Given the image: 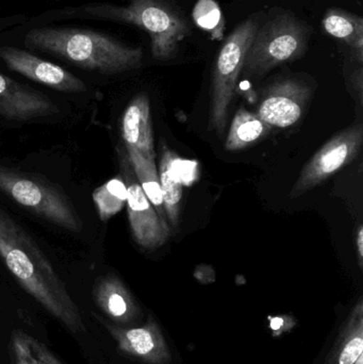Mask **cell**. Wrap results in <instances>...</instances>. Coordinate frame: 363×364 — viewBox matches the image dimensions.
<instances>
[{
  "mask_svg": "<svg viewBox=\"0 0 363 364\" xmlns=\"http://www.w3.org/2000/svg\"><path fill=\"white\" fill-rule=\"evenodd\" d=\"M0 258L36 301L70 328L80 318L63 282L33 239L0 208Z\"/></svg>",
  "mask_w": 363,
  "mask_h": 364,
  "instance_id": "cell-1",
  "label": "cell"
},
{
  "mask_svg": "<svg viewBox=\"0 0 363 364\" xmlns=\"http://www.w3.org/2000/svg\"><path fill=\"white\" fill-rule=\"evenodd\" d=\"M25 44L104 75L136 70L143 60L142 49L93 30L36 28L26 34Z\"/></svg>",
  "mask_w": 363,
  "mask_h": 364,
  "instance_id": "cell-2",
  "label": "cell"
},
{
  "mask_svg": "<svg viewBox=\"0 0 363 364\" xmlns=\"http://www.w3.org/2000/svg\"><path fill=\"white\" fill-rule=\"evenodd\" d=\"M0 192L57 226L75 233L82 230L70 197L44 177L0 166Z\"/></svg>",
  "mask_w": 363,
  "mask_h": 364,
  "instance_id": "cell-3",
  "label": "cell"
},
{
  "mask_svg": "<svg viewBox=\"0 0 363 364\" xmlns=\"http://www.w3.org/2000/svg\"><path fill=\"white\" fill-rule=\"evenodd\" d=\"M311 28L290 13L277 15L258 29L245 57L249 76L260 77L306 53Z\"/></svg>",
  "mask_w": 363,
  "mask_h": 364,
  "instance_id": "cell-4",
  "label": "cell"
},
{
  "mask_svg": "<svg viewBox=\"0 0 363 364\" xmlns=\"http://www.w3.org/2000/svg\"><path fill=\"white\" fill-rule=\"evenodd\" d=\"M259 29L255 18H249L228 36L213 66L209 130L222 136L227 125L228 109L234 98L245 57Z\"/></svg>",
  "mask_w": 363,
  "mask_h": 364,
  "instance_id": "cell-5",
  "label": "cell"
},
{
  "mask_svg": "<svg viewBox=\"0 0 363 364\" xmlns=\"http://www.w3.org/2000/svg\"><path fill=\"white\" fill-rule=\"evenodd\" d=\"M104 16L142 28L151 38L153 58L170 60L179 44L190 34L189 23L176 9L164 0H131L126 6L104 9Z\"/></svg>",
  "mask_w": 363,
  "mask_h": 364,
  "instance_id": "cell-6",
  "label": "cell"
},
{
  "mask_svg": "<svg viewBox=\"0 0 363 364\" xmlns=\"http://www.w3.org/2000/svg\"><path fill=\"white\" fill-rule=\"evenodd\" d=\"M363 143V125L355 124L330 139L303 168L290 197L298 198L327 181L357 158Z\"/></svg>",
  "mask_w": 363,
  "mask_h": 364,
  "instance_id": "cell-7",
  "label": "cell"
},
{
  "mask_svg": "<svg viewBox=\"0 0 363 364\" xmlns=\"http://www.w3.org/2000/svg\"><path fill=\"white\" fill-rule=\"evenodd\" d=\"M121 176L127 188V211L134 241L145 250L161 247L170 239V228L162 222L141 188L126 149H119Z\"/></svg>",
  "mask_w": 363,
  "mask_h": 364,
  "instance_id": "cell-8",
  "label": "cell"
},
{
  "mask_svg": "<svg viewBox=\"0 0 363 364\" xmlns=\"http://www.w3.org/2000/svg\"><path fill=\"white\" fill-rule=\"evenodd\" d=\"M311 95L313 89L304 81L281 79L266 90L256 115L270 127H290L300 121Z\"/></svg>",
  "mask_w": 363,
  "mask_h": 364,
  "instance_id": "cell-9",
  "label": "cell"
},
{
  "mask_svg": "<svg viewBox=\"0 0 363 364\" xmlns=\"http://www.w3.org/2000/svg\"><path fill=\"white\" fill-rule=\"evenodd\" d=\"M0 60L4 62L9 70L57 91L66 93L87 91L85 83L72 73L23 49L0 47Z\"/></svg>",
  "mask_w": 363,
  "mask_h": 364,
  "instance_id": "cell-10",
  "label": "cell"
},
{
  "mask_svg": "<svg viewBox=\"0 0 363 364\" xmlns=\"http://www.w3.org/2000/svg\"><path fill=\"white\" fill-rule=\"evenodd\" d=\"M57 113L59 109L46 95L0 74V115L28 121Z\"/></svg>",
  "mask_w": 363,
  "mask_h": 364,
  "instance_id": "cell-11",
  "label": "cell"
},
{
  "mask_svg": "<svg viewBox=\"0 0 363 364\" xmlns=\"http://www.w3.org/2000/svg\"><path fill=\"white\" fill-rule=\"evenodd\" d=\"M121 136L125 147L136 149L147 159L155 160L151 102L141 93L130 102L121 119Z\"/></svg>",
  "mask_w": 363,
  "mask_h": 364,
  "instance_id": "cell-12",
  "label": "cell"
},
{
  "mask_svg": "<svg viewBox=\"0 0 363 364\" xmlns=\"http://www.w3.org/2000/svg\"><path fill=\"white\" fill-rule=\"evenodd\" d=\"M363 355V304L358 301L343 323L324 364H355Z\"/></svg>",
  "mask_w": 363,
  "mask_h": 364,
  "instance_id": "cell-13",
  "label": "cell"
},
{
  "mask_svg": "<svg viewBox=\"0 0 363 364\" xmlns=\"http://www.w3.org/2000/svg\"><path fill=\"white\" fill-rule=\"evenodd\" d=\"M125 149L141 188L144 191L145 195L155 208L162 222L168 226L161 186H160L159 173H158L155 160L147 159L136 149H128V147Z\"/></svg>",
  "mask_w": 363,
  "mask_h": 364,
  "instance_id": "cell-14",
  "label": "cell"
},
{
  "mask_svg": "<svg viewBox=\"0 0 363 364\" xmlns=\"http://www.w3.org/2000/svg\"><path fill=\"white\" fill-rule=\"evenodd\" d=\"M270 132V126L256 114L241 108L232 119L229 132L226 139L225 149L238 151L249 149Z\"/></svg>",
  "mask_w": 363,
  "mask_h": 364,
  "instance_id": "cell-15",
  "label": "cell"
},
{
  "mask_svg": "<svg viewBox=\"0 0 363 364\" xmlns=\"http://www.w3.org/2000/svg\"><path fill=\"white\" fill-rule=\"evenodd\" d=\"M324 29L328 34L347 43L355 51V57L362 63L363 19L358 15L332 9L323 19Z\"/></svg>",
  "mask_w": 363,
  "mask_h": 364,
  "instance_id": "cell-16",
  "label": "cell"
},
{
  "mask_svg": "<svg viewBox=\"0 0 363 364\" xmlns=\"http://www.w3.org/2000/svg\"><path fill=\"white\" fill-rule=\"evenodd\" d=\"M93 200L102 222H107L119 213L127 201V188L123 177H115L96 188Z\"/></svg>",
  "mask_w": 363,
  "mask_h": 364,
  "instance_id": "cell-17",
  "label": "cell"
},
{
  "mask_svg": "<svg viewBox=\"0 0 363 364\" xmlns=\"http://www.w3.org/2000/svg\"><path fill=\"white\" fill-rule=\"evenodd\" d=\"M159 181L168 222H170L173 228L176 229L178 227L179 215H180L183 184L174 178L170 173L166 147L162 149L161 161L159 166Z\"/></svg>",
  "mask_w": 363,
  "mask_h": 364,
  "instance_id": "cell-18",
  "label": "cell"
},
{
  "mask_svg": "<svg viewBox=\"0 0 363 364\" xmlns=\"http://www.w3.org/2000/svg\"><path fill=\"white\" fill-rule=\"evenodd\" d=\"M96 295L100 305L113 316L121 318L127 314L130 306L129 294L114 276L102 279L98 284Z\"/></svg>",
  "mask_w": 363,
  "mask_h": 364,
  "instance_id": "cell-19",
  "label": "cell"
},
{
  "mask_svg": "<svg viewBox=\"0 0 363 364\" xmlns=\"http://www.w3.org/2000/svg\"><path fill=\"white\" fill-rule=\"evenodd\" d=\"M196 23L202 29L217 34V38L223 36L224 21L221 9L215 0H198L193 11Z\"/></svg>",
  "mask_w": 363,
  "mask_h": 364,
  "instance_id": "cell-20",
  "label": "cell"
},
{
  "mask_svg": "<svg viewBox=\"0 0 363 364\" xmlns=\"http://www.w3.org/2000/svg\"><path fill=\"white\" fill-rule=\"evenodd\" d=\"M126 346L139 356H149L156 350L155 333L149 328H136L125 335Z\"/></svg>",
  "mask_w": 363,
  "mask_h": 364,
  "instance_id": "cell-21",
  "label": "cell"
},
{
  "mask_svg": "<svg viewBox=\"0 0 363 364\" xmlns=\"http://www.w3.org/2000/svg\"><path fill=\"white\" fill-rule=\"evenodd\" d=\"M355 245L357 248L358 261L360 267H362L363 261V227L362 225L358 226L355 233Z\"/></svg>",
  "mask_w": 363,
  "mask_h": 364,
  "instance_id": "cell-22",
  "label": "cell"
},
{
  "mask_svg": "<svg viewBox=\"0 0 363 364\" xmlns=\"http://www.w3.org/2000/svg\"><path fill=\"white\" fill-rule=\"evenodd\" d=\"M355 364H363V355L358 358V360L356 361Z\"/></svg>",
  "mask_w": 363,
  "mask_h": 364,
  "instance_id": "cell-23",
  "label": "cell"
}]
</instances>
